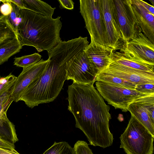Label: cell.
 Instances as JSON below:
<instances>
[{
    "label": "cell",
    "mask_w": 154,
    "mask_h": 154,
    "mask_svg": "<svg viewBox=\"0 0 154 154\" xmlns=\"http://www.w3.org/2000/svg\"><path fill=\"white\" fill-rule=\"evenodd\" d=\"M94 84L74 82L68 87V110L75 120V126L84 133L90 145L105 148L111 146L113 137L109 129V106Z\"/></svg>",
    "instance_id": "1"
},
{
    "label": "cell",
    "mask_w": 154,
    "mask_h": 154,
    "mask_svg": "<svg viewBox=\"0 0 154 154\" xmlns=\"http://www.w3.org/2000/svg\"><path fill=\"white\" fill-rule=\"evenodd\" d=\"M87 38L80 36L61 41L48 52L49 61L44 71L23 92L19 100L32 108L55 100L66 80L69 66L88 45Z\"/></svg>",
    "instance_id": "2"
},
{
    "label": "cell",
    "mask_w": 154,
    "mask_h": 154,
    "mask_svg": "<svg viewBox=\"0 0 154 154\" xmlns=\"http://www.w3.org/2000/svg\"><path fill=\"white\" fill-rule=\"evenodd\" d=\"M22 20L18 26L17 37L21 45L33 46L37 51L48 52L62 41L60 17L56 18L21 9Z\"/></svg>",
    "instance_id": "3"
},
{
    "label": "cell",
    "mask_w": 154,
    "mask_h": 154,
    "mask_svg": "<svg viewBox=\"0 0 154 154\" xmlns=\"http://www.w3.org/2000/svg\"><path fill=\"white\" fill-rule=\"evenodd\" d=\"M119 138L127 154H153L154 136L133 115Z\"/></svg>",
    "instance_id": "4"
},
{
    "label": "cell",
    "mask_w": 154,
    "mask_h": 154,
    "mask_svg": "<svg viewBox=\"0 0 154 154\" xmlns=\"http://www.w3.org/2000/svg\"><path fill=\"white\" fill-rule=\"evenodd\" d=\"M80 12L91 41L108 46L101 8V0H80Z\"/></svg>",
    "instance_id": "5"
},
{
    "label": "cell",
    "mask_w": 154,
    "mask_h": 154,
    "mask_svg": "<svg viewBox=\"0 0 154 154\" xmlns=\"http://www.w3.org/2000/svg\"><path fill=\"white\" fill-rule=\"evenodd\" d=\"M95 85L99 93L109 104L124 112L128 111V107L131 103L142 98L154 95L112 85L101 81H96Z\"/></svg>",
    "instance_id": "6"
},
{
    "label": "cell",
    "mask_w": 154,
    "mask_h": 154,
    "mask_svg": "<svg viewBox=\"0 0 154 154\" xmlns=\"http://www.w3.org/2000/svg\"><path fill=\"white\" fill-rule=\"evenodd\" d=\"M124 43L142 32L132 9L131 0H113Z\"/></svg>",
    "instance_id": "7"
},
{
    "label": "cell",
    "mask_w": 154,
    "mask_h": 154,
    "mask_svg": "<svg viewBox=\"0 0 154 154\" xmlns=\"http://www.w3.org/2000/svg\"><path fill=\"white\" fill-rule=\"evenodd\" d=\"M120 51L128 58L154 65V44L142 32L124 43Z\"/></svg>",
    "instance_id": "8"
},
{
    "label": "cell",
    "mask_w": 154,
    "mask_h": 154,
    "mask_svg": "<svg viewBox=\"0 0 154 154\" xmlns=\"http://www.w3.org/2000/svg\"><path fill=\"white\" fill-rule=\"evenodd\" d=\"M101 8L108 46L114 51L120 50L123 42L117 21L113 0H101Z\"/></svg>",
    "instance_id": "9"
},
{
    "label": "cell",
    "mask_w": 154,
    "mask_h": 154,
    "mask_svg": "<svg viewBox=\"0 0 154 154\" xmlns=\"http://www.w3.org/2000/svg\"><path fill=\"white\" fill-rule=\"evenodd\" d=\"M98 72L85 52L76 58L67 72L66 80L82 84H94Z\"/></svg>",
    "instance_id": "10"
},
{
    "label": "cell",
    "mask_w": 154,
    "mask_h": 154,
    "mask_svg": "<svg viewBox=\"0 0 154 154\" xmlns=\"http://www.w3.org/2000/svg\"><path fill=\"white\" fill-rule=\"evenodd\" d=\"M110 57L107 66L100 72L110 74L136 85L154 84V73L139 71L121 65L111 60Z\"/></svg>",
    "instance_id": "11"
},
{
    "label": "cell",
    "mask_w": 154,
    "mask_h": 154,
    "mask_svg": "<svg viewBox=\"0 0 154 154\" xmlns=\"http://www.w3.org/2000/svg\"><path fill=\"white\" fill-rule=\"evenodd\" d=\"M49 61L41 59L38 63L23 70L12 87L11 97L15 102L19 101L23 92L34 80L44 71Z\"/></svg>",
    "instance_id": "12"
},
{
    "label": "cell",
    "mask_w": 154,
    "mask_h": 154,
    "mask_svg": "<svg viewBox=\"0 0 154 154\" xmlns=\"http://www.w3.org/2000/svg\"><path fill=\"white\" fill-rule=\"evenodd\" d=\"M114 51L108 46L91 41L84 52L99 72L107 66L110 57Z\"/></svg>",
    "instance_id": "13"
},
{
    "label": "cell",
    "mask_w": 154,
    "mask_h": 154,
    "mask_svg": "<svg viewBox=\"0 0 154 154\" xmlns=\"http://www.w3.org/2000/svg\"><path fill=\"white\" fill-rule=\"evenodd\" d=\"M131 2L142 32L154 44V14L146 10L138 0H131Z\"/></svg>",
    "instance_id": "14"
},
{
    "label": "cell",
    "mask_w": 154,
    "mask_h": 154,
    "mask_svg": "<svg viewBox=\"0 0 154 154\" xmlns=\"http://www.w3.org/2000/svg\"><path fill=\"white\" fill-rule=\"evenodd\" d=\"M153 95L142 98L131 103L128 110L154 136V123L149 117L147 107L148 100Z\"/></svg>",
    "instance_id": "15"
},
{
    "label": "cell",
    "mask_w": 154,
    "mask_h": 154,
    "mask_svg": "<svg viewBox=\"0 0 154 154\" xmlns=\"http://www.w3.org/2000/svg\"><path fill=\"white\" fill-rule=\"evenodd\" d=\"M110 58L121 65L139 71L154 73V65L128 58L120 52L113 51Z\"/></svg>",
    "instance_id": "16"
},
{
    "label": "cell",
    "mask_w": 154,
    "mask_h": 154,
    "mask_svg": "<svg viewBox=\"0 0 154 154\" xmlns=\"http://www.w3.org/2000/svg\"><path fill=\"white\" fill-rule=\"evenodd\" d=\"M0 139L14 145L18 140L15 126L8 118L6 112L0 115Z\"/></svg>",
    "instance_id": "17"
},
{
    "label": "cell",
    "mask_w": 154,
    "mask_h": 154,
    "mask_svg": "<svg viewBox=\"0 0 154 154\" xmlns=\"http://www.w3.org/2000/svg\"><path fill=\"white\" fill-rule=\"evenodd\" d=\"M26 9L42 16L52 17L56 8L40 0H23Z\"/></svg>",
    "instance_id": "18"
},
{
    "label": "cell",
    "mask_w": 154,
    "mask_h": 154,
    "mask_svg": "<svg viewBox=\"0 0 154 154\" xmlns=\"http://www.w3.org/2000/svg\"><path fill=\"white\" fill-rule=\"evenodd\" d=\"M101 81L112 85L128 89H135L136 85L109 73L100 72L96 76V81Z\"/></svg>",
    "instance_id": "19"
},
{
    "label": "cell",
    "mask_w": 154,
    "mask_h": 154,
    "mask_svg": "<svg viewBox=\"0 0 154 154\" xmlns=\"http://www.w3.org/2000/svg\"><path fill=\"white\" fill-rule=\"evenodd\" d=\"M17 37L0 48V65L7 61L12 56L20 51L22 48Z\"/></svg>",
    "instance_id": "20"
},
{
    "label": "cell",
    "mask_w": 154,
    "mask_h": 154,
    "mask_svg": "<svg viewBox=\"0 0 154 154\" xmlns=\"http://www.w3.org/2000/svg\"><path fill=\"white\" fill-rule=\"evenodd\" d=\"M16 37H17L8 20V16L1 14L0 16V48Z\"/></svg>",
    "instance_id": "21"
},
{
    "label": "cell",
    "mask_w": 154,
    "mask_h": 154,
    "mask_svg": "<svg viewBox=\"0 0 154 154\" xmlns=\"http://www.w3.org/2000/svg\"><path fill=\"white\" fill-rule=\"evenodd\" d=\"M41 55L38 53L15 57L14 64L23 68H27L38 63L41 60Z\"/></svg>",
    "instance_id": "22"
},
{
    "label": "cell",
    "mask_w": 154,
    "mask_h": 154,
    "mask_svg": "<svg viewBox=\"0 0 154 154\" xmlns=\"http://www.w3.org/2000/svg\"><path fill=\"white\" fill-rule=\"evenodd\" d=\"M43 154H75L72 148L65 141L54 143Z\"/></svg>",
    "instance_id": "23"
},
{
    "label": "cell",
    "mask_w": 154,
    "mask_h": 154,
    "mask_svg": "<svg viewBox=\"0 0 154 154\" xmlns=\"http://www.w3.org/2000/svg\"><path fill=\"white\" fill-rule=\"evenodd\" d=\"M11 3L12 10L8 16V20L17 36L18 27L22 20L21 8L13 3Z\"/></svg>",
    "instance_id": "24"
},
{
    "label": "cell",
    "mask_w": 154,
    "mask_h": 154,
    "mask_svg": "<svg viewBox=\"0 0 154 154\" xmlns=\"http://www.w3.org/2000/svg\"><path fill=\"white\" fill-rule=\"evenodd\" d=\"M17 78V77L11 73L6 76L0 77V96L13 86Z\"/></svg>",
    "instance_id": "25"
},
{
    "label": "cell",
    "mask_w": 154,
    "mask_h": 154,
    "mask_svg": "<svg viewBox=\"0 0 154 154\" xmlns=\"http://www.w3.org/2000/svg\"><path fill=\"white\" fill-rule=\"evenodd\" d=\"M73 148L75 154H94L87 143L84 141H77Z\"/></svg>",
    "instance_id": "26"
},
{
    "label": "cell",
    "mask_w": 154,
    "mask_h": 154,
    "mask_svg": "<svg viewBox=\"0 0 154 154\" xmlns=\"http://www.w3.org/2000/svg\"><path fill=\"white\" fill-rule=\"evenodd\" d=\"M135 90L144 94H154V84H144L136 85Z\"/></svg>",
    "instance_id": "27"
},
{
    "label": "cell",
    "mask_w": 154,
    "mask_h": 154,
    "mask_svg": "<svg viewBox=\"0 0 154 154\" xmlns=\"http://www.w3.org/2000/svg\"><path fill=\"white\" fill-rule=\"evenodd\" d=\"M3 4L0 6V12L2 15L8 16L11 13L12 7L11 3L9 0H1Z\"/></svg>",
    "instance_id": "28"
},
{
    "label": "cell",
    "mask_w": 154,
    "mask_h": 154,
    "mask_svg": "<svg viewBox=\"0 0 154 154\" xmlns=\"http://www.w3.org/2000/svg\"><path fill=\"white\" fill-rule=\"evenodd\" d=\"M60 8H65L69 10L74 9V3L72 0H58Z\"/></svg>",
    "instance_id": "29"
},
{
    "label": "cell",
    "mask_w": 154,
    "mask_h": 154,
    "mask_svg": "<svg viewBox=\"0 0 154 154\" xmlns=\"http://www.w3.org/2000/svg\"><path fill=\"white\" fill-rule=\"evenodd\" d=\"M138 1L142 6L149 13L154 14V7L152 5L143 0H138Z\"/></svg>",
    "instance_id": "30"
},
{
    "label": "cell",
    "mask_w": 154,
    "mask_h": 154,
    "mask_svg": "<svg viewBox=\"0 0 154 154\" xmlns=\"http://www.w3.org/2000/svg\"><path fill=\"white\" fill-rule=\"evenodd\" d=\"M0 147L6 149H15V145L0 139Z\"/></svg>",
    "instance_id": "31"
},
{
    "label": "cell",
    "mask_w": 154,
    "mask_h": 154,
    "mask_svg": "<svg viewBox=\"0 0 154 154\" xmlns=\"http://www.w3.org/2000/svg\"><path fill=\"white\" fill-rule=\"evenodd\" d=\"M9 0L10 2L14 4L20 8L26 9L25 5L23 2V0Z\"/></svg>",
    "instance_id": "32"
},
{
    "label": "cell",
    "mask_w": 154,
    "mask_h": 154,
    "mask_svg": "<svg viewBox=\"0 0 154 154\" xmlns=\"http://www.w3.org/2000/svg\"><path fill=\"white\" fill-rule=\"evenodd\" d=\"M12 154H20L17 151H16L15 149L14 150Z\"/></svg>",
    "instance_id": "33"
},
{
    "label": "cell",
    "mask_w": 154,
    "mask_h": 154,
    "mask_svg": "<svg viewBox=\"0 0 154 154\" xmlns=\"http://www.w3.org/2000/svg\"><path fill=\"white\" fill-rule=\"evenodd\" d=\"M3 94L1 96H0V103L1 102L2 99Z\"/></svg>",
    "instance_id": "34"
},
{
    "label": "cell",
    "mask_w": 154,
    "mask_h": 154,
    "mask_svg": "<svg viewBox=\"0 0 154 154\" xmlns=\"http://www.w3.org/2000/svg\"><path fill=\"white\" fill-rule=\"evenodd\" d=\"M1 2V0H0V3Z\"/></svg>",
    "instance_id": "35"
}]
</instances>
